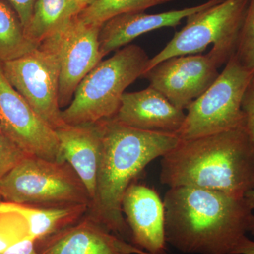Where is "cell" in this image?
Masks as SVG:
<instances>
[{"mask_svg":"<svg viewBox=\"0 0 254 254\" xmlns=\"http://www.w3.org/2000/svg\"><path fill=\"white\" fill-rule=\"evenodd\" d=\"M163 203L167 243L183 253L237 254L248 238L254 214L245 197L178 187Z\"/></svg>","mask_w":254,"mask_h":254,"instance_id":"obj_1","label":"cell"},{"mask_svg":"<svg viewBox=\"0 0 254 254\" xmlns=\"http://www.w3.org/2000/svg\"><path fill=\"white\" fill-rule=\"evenodd\" d=\"M98 125L101 151L95 194L86 215L131 243L122 210L125 191L148 164L173 149L180 139L175 133L133 128L114 118Z\"/></svg>","mask_w":254,"mask_h":254,"instance_id":"obj_2","label":"cell"},{"mask_svg":"<svg viewBox=\"0 0 254 254\" xmlns=\"http://www.w3.org/2000/svg\"><path fill=\"white\" fill-rule=\"evenodd\" d=\"M160 180L169 188L194 187L245 197L254 187V154L245 128L180 139L162 157Z\"/></svg>","mask_w":254,"mask_h":254,"instance_id":"obj_3","label":"cell"},{"mask_svg":"<svg viewBox=\"0 0 254 254\" xmlns=\"http://www.w3.org/2000/svg\"><path fill=\"white\" fill-rule=\"evenodd\" d=\"M149 60L141 47L128 45L100 62L82 80L71 103L62 111L64 123L89 125L115 118L125 90L142 77Z\"/></svg>","mask_w":254,"mask_h":254,"instance_id":"obj_4","label":"cell"},{"mask_svg":"<svg viewBox=\"0 0 254 254\" xmlns=\"http://www.w3.org/2000/svg\"><path fill=\"white\" fill-rule=\"evenodd\" d=\"M250 0H222L187 18V24L160 53L150 58L146 70L173 57L208 53L218 67L235 54Z\"/></svg>","mask_w":254,"mask_h":254,"instance_id":"obj_5","label":"cell"},{"mask_svg":"<svg viewBox=\"0 0 254 254\" xmlns=\"http://www.w3.org/2000/svg\"><path fill=\"white\" fill-rule=\"evenodd\" d=\"M0 196L16 204L55 206L87 204L86 187L66 162L23 158L0 181Z\"/></svg>","mask_w":254,"mask_h":254,"instance_id":"obj_6","label":"cell"},{"mask_svg":"<svg viewBox=\"0 0 254 254\" xmlns=\"http://www.w3.org/2000/svg\"><path fill=\"white\" fill-rule=\"evenodd\" d=\"M62 29L33 51L1 63L11 86L55 131L66 125L59 103Z\"/></svg>","mask_w":254,"mask_h":254,"instance_id":"obj_7","label":"cell"},{"mask_svg":"<svg viewBox=\"0 0 254 254\" xmlns=\"http://www.w3.org/2000/svg\"><path fill=\"white\" fill-rule=\"evenodd\" d=\"M254 76L234 55L213 84L187 108L177 136L191 139L243 127L242 101Z\"/></svg>","mask_w":254,"mask_h":254,"instance_id":"obj_8","label":"cell"},{"mask_svg":"<svg viewBox=\"0 0 254 254\" xmlns=\"http://www.w3.org/2000/svg\"><path fill=\"white\" fill-rule=\"evenodd\" d=\"M0 127L23 153L64 162L56 131L47 125L6 79L0 63Z\"/></svg>","mask_w":254,"mask_h":254,"instance_id":"obj_9","label":"cell"},{"mask_svg":"<svg viewBox=\"0 0 254 254\" xmlns=\"http://www.w3.org/2000/svg\"><path fill=\"white\" fill-rule=\"evenodd\" d=\"M218 66L207 55H187L164 60L143 73L150 87L185 110L218 77Z\"/></svg>","mask_w":254,"mask_h":254,"instance_id":"obj_10","label":"cell"},{"mask_svg":"<svg viewBox=\"0 0 254 254\" xmlns=\"http://www.w3.org/2000/svg\"><path fill=\"white\" fill-rule=\"evenodd\" d=\"M100 27L85 24L73 17L62 29L59 103H71L82 80L103 59L100 51Z\"/></svg>","mask_w":254,"mask_h":254,"instance_id":"obj_11","label":"cell"},{"mask_svg":"<svg viewBox=\"0 0 254 254\" xmlns=\"http://www.w3.org/2000/svg\"><path fill=\"white\" fill-rule=\"evenodd\" d=\"M131 243L148 254H166L165 205L156 190L132 182L122 201Z\"/></svg>","mask_w":254,"mask_h":254,"instance_id":"obj_12","label":"cell"},{"mask_svg":"<svg viewBox=\"0 0 254 254\" xmlns=\"http://www.w3.org/2000/svg\"><path fill=\"white\" fill-rule=\"evenodd\" d=\"M35 242L40 254H148L86 214L76 223Z\"/></svg>","mask_w":254,"mask_h":254,"instance_id":"obj_13","label":"cell"},{"mask_svg":"<svg viewBox=\"0 0 254 254\" xmlns=\"http://www.w3.org/2000/svg\"><path fill=\"white\" fill-rule=\"evenodd\" d=\"M186 113L176 108L152 87L124 93L115 120L128 126L147 131L177 134Z\"/></svg>","mask_w":254,"mask_h":254,"instance_id":"obj_14","label":"cell"},{"mask_svg":"<svg viewBox=\"0 0 254 254\" xmlns=\"http://www.w3.org/2000/svg\"><path fill=\"white\" fill-rule=\"evenodd\" d=\"M222 1L208 0L196 6L160 14H148L141 11L120 15L107 21L100 27V53L104 58L111 52L128 46L137 37L148 32L162 28L176 27L182 20L190 15Z\"/></svg>","mask_w":254,"mask_h":254,"instance_id":"obj_15","label":"cell"},{"mask_svg":"<svg viewBox=\"0 0 254 254\" xmlns=\"http://www.w3.org/2000/svg\"><path fill=\"white\" fill-rule=\"evenodd\" d=\"M60 155L71 165L86 187L91 200L95 194L101 151V133L98 123L69 125L56 130Z\"/></svg>","mask_w":254,"mask_h":254,"instance_id":"obj_16","label":"cell"},{"mask_svg":"<svg viewBox=\"0 0 254 254\" xmlns=\"http://www.w3.org/2000/svg\"><path fill=\"white\" fill-rule=\"evenodd\" d=\"M88 205L43 206L0 202V210H13L24 217L33 240L51 236L79 221L87 213Z\"/></svg>","mask_w":254,"mask_h":254,"instance_id":"obj_17","label":"cell"},{"mask_svg":"<svg viewBox=\"0 0 254 254\" xmlns=\"http://www.w3.org/2000/svg\"><path fill=\"white\" fill-rule=\"evenodd\" d=\"M81 11L76 0H36L26 28L28 39L37 46L64 27Z\"/></svg>","mask_w":254,"mask_h":254,"instance_id":"obj_18","label":"cell"},{"mask_svg":"<svg viewBox=\"0 0 254 254\" xmlns=\"http://www.w3.org/2000/svg\"><path fill=\"white\" fill-rule=\"evenodd\" d=\"M19 17L6 0H0V63L21 58L37 48Z\"/></svg>","mask_w":254,"mask_h":254,"instance_id":"obj_19","label":"cell"},{"mask_svg":"<svg viewBox=\"0 0 254 254\" xmlns=\"http://www.w3.org/2000/svg\"><path fill=\"white\" fill-rule=\"evenodd\" d=\"M175 0H95L77 14L87 25L101 27L112 18L128 13L141 12L148 8Z\"/></svg>","mask_w":254,"mask_h":254,"instance_id":"obj_20","label":"cell"},{"mask_svg":"<svg viewBox=\"0 0 254 254\" xmlns=\"http://www.w3.org/2000/svg\"><path fill=\"white\" fill-rule=\"evenodd\" d=\"M29 238L30 228L24 217L13 210H0V253Z\"/></svg>","mask_w":254,"mask_h":254,"instance_id":"obj_21","label":"cell"},{"mask_svg":"<svg viewBox=\"0 0 254 254\" xmlns=\"http://www.w3.org/2000/svg\"><path fill=\"white\" fill-rule=\"evenodd\" d=\"M237 59L254 74V0H250L239 37Z\"/></svg>","mask_w":254,"mask_h":254,"instance_id":"obj_22","label":"cell"},{"mask_svg":"<svg viewBox=\"0 0 254 254\" xmlns=\"http://www.w3.org/2000/svg\"><path fill=\"white\" fill-rule=\"evenodd\" d=\"M26 156L0 127V181Z\"/></svg>","mask_w":254,"mask_h":254,"instance_id":"obj_23","label":"cell"},{"mask_svg":"<svg viewBox=\"0 0 254 254\" xmlns=\"http://www.w3.org/2000/svg\"><path fill=\"white\" fill-rule=\"evenodd\" d=\"M242 109L244 115L243 127L250 138L254 154V76L245 92Z\"/></svg>","mask_w":254,"mask_h":254,"instance_id":"obj_24","label":"cell"},{"mask_svg":"<svg viewBox=\"0 0 254 254\" xmlns=\"http://www.w3.org/2000/svg\"><path fill=\"white\" fill-rule=\"evenodd\" d=\"M15 10L26 31L33 14L36 0H6Z\"/></svg>","mask_w":254,"mask_h":254,"instance_id":"obj_25","label":"cell"},{"mask_svg":"<svg viewBox=\"0 0 254 254\" xmlns=\"http://www.w3.org/2000/svg\"><path fill=\"white\" fill-rule=\"evenodd\" d=\"M0 254H40L36 247V242L33 239H26L16 245L11 246Z\"/></svg>","mask_w":254,"mask_h":254,"instance_id":"obj_26","label":"cell"},{"mask_svg":"<svg viewBox=\"0 0 254 254\" xmlns=\"http://www.w3.org/2000/svg\"><path fill=\"white\" fill-rule=\"evenodd\" d=\"M246 201L249 207L252 210H254V187L250 190H249L245 195ZM250 233L254 235V215L252 218V222H251V228Z\"/></svg>","mask_w":254,"mask_h":254,"instance_id":"obj_27","label":"cell"},{"mask_svg":"<svg viewBox=\"0 0 254 254\" xmlns=\"http://www.w3.org/2000/svg\"><path fill=\"white\" fill-rule=\"evenodd\" d=\"M237 254H254V241L248 237L241 246Z\"/></svg>","mask_w":254,"mask_h":254,"instance_id":"obj_28","label":"cell"},{"mask_svg":"<svg viewBox=\"0 0 254 254\" xmlns=\"http://www.w3.org/2000/svg\"><path fill=\"white\" fill-rule=\"evenodd\" d=\"M76 1H77L78 4L82 10L88 5L92 4L95 0H76Z\"/></svg>","mask_w":254,"mask_h":254,"instance_id":"obj_29","label":"cell"},{"mask_svg":"<svg viewBox=\"0 0 254 254\" xmlns=\"http://www.w3.org/2000/svg\"><path fill=\"white\" fill-rule=\"evenodd\" d=\"M0 198H1V196H0Z\"/></svg>","mask_w":254,"mask_h":254,"instance_id":"obj_30","label":"cell"},{"mask_svg":"<svg viewBox=\"0 0 254 254\" xmlns=\"http://www.w3.org/2000/svg\"></svg>","mask_w":254,"mask_h":254,"instance_id":"obj_31","label":"cell"}]
</instances>
